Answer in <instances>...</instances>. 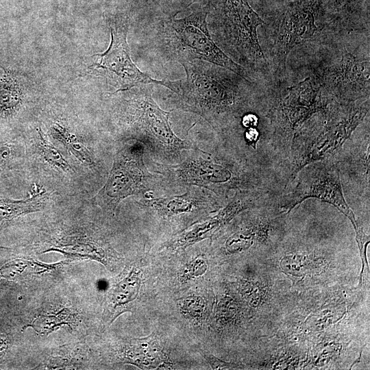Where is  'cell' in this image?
<instances>
[{"mask_svg": "<svg viewBox=\"0 0 370 370\" xmlns=\"http://www.w3.org/2000/svg\"><path fill=\"white\" fill-rule=\"evenodd\" d=\"M194 1H203L204 0H194Z\"/></svg>", "mask_w": 370, "mask_h": 370, "instance_id": "27", "label": "cell"}, {"mask_svg": "<svg viewBox=\"0 0 370 370\" xmlns=\"http://www.w3.org/2000/svg\"><path fill=\"white\" fill-rule=\"evenodd\" d=\"M364 0H333V8L338 12L349 10Z\"/></svg>", "mask_w": 370, "mask_h": 370, "instance_id": "23", "label": "cell"}, {"mask_svg": "<svg viewBox=\"0 0 370 370\" xmlns=\"http://www.w3.org/2000/svg\"><path fill=\"white\" fill-rule=\"evenodd\" d=\"M369 61L345 51L341 61L325 69L324 86L339 99L354 101L369 95Z\"/></svg>", "mask_w": 370, "mask_h": 370, "instance_id": "10", "label": "cell"}, {"mask_svg": "<svg viewBox=\"0 0 370 370\" xmlns=\"http://www.w3.org/2000/svg\"><path fill=\"white\" fill-rule=\"evenodd\" d=\"M250 199L235 198L222 209L216 216L182 232L177 236L171 245L186 247L199 241L212 236L221 225L229 221L232 217L242 211L247 206Z\"/></svg>", "mask_w": 370, "mask_h": 370, "instance_id": "13", "label": "cell"}, {"mask_svg": "<svg viewBox=\"0 0 370 370\" xmlns=\"http://www.w3.org/2000/svg\"><path fill=\"white\" fill-rule=\"evenodd\" d=\"M318 0H297L290 3L281 15L273 34L274 61L279 71H284L289 53L304 41L312 38Z\"/></svg>", "mask_w": 370, "mask_h": 370, "instance_id": "7", "label": "cell"}, {"mask_svg": "<svg viewBox=\"0 0 370 370\" xmlns=\"http://www.w3.org/2000/svg\"><path fill=\"white\" fill-rule=\"evenodd\" d=\"M140 278L133 273L119 282L112 294L113 300L118 304H124L136 299L140 286Z\"/></svg>", "mask_w": 370, "mask_h": 370, "instance_id": "17", "label": "cell"}, {"mask_svg": "<svg viewBox=\"0 0 370 370\" xmlns=\"http://www.w3.org/2000/svg\"><path fill=\"white\" fill-rule=\"evenodd\" d=\"M145 206L162 217H173L198 212L206 208L208 200L196 191H188L181 195L145 199Z\"/></svg>", "mask_w": 370, "mask_h": 370, "instance_id": "14", "label": "cell"}, {"mask_svg": "<svg viewBox=\"0 0 370 370\" xmlns=\"http://www.w3.org/2000/svg\"><path fill=\"white\" fill-rule=\"evenodd\" d=\"M143 166L142 151L134 158H116L106 183L97 195V201L115 208L125 198L146 189L149 173Z\"/></svg>", "mask_w": 370, "mask_h": 370, "instance_id": "11", "label": "cell"}, {"mask_svg": "<svg viewBox=\"0 0 370 370\" xmlns=\"http://www.w3.org/2000/svg\"><path fill=\"white\" fill-rule=\"evenodd\" d=\"M58 138L67 147L69 151L82 164L90 166L94 164L92 153L77 137L59 125L54 127Z\"/></svg>", "mask_w": 370, "mask_h": 370, "instance_id": "15", "label": "cell"}, {"mask_svg": "<svg viewBox=\"0 0 370 370\" xmlns=\"http://www.w3.org/2000/svg\"><path fill=\"white\" fill-rule=\"evenodd\" d=\"M40 147L44 159L51 166L64 172L72 171V168L60 152L44 138L39 131Z\"/></svg>", "mask_w": 370, "mask_h": 370, "instance_id": "19", "label": "cell"}, {"mask_svg": "<svg viewBox=\"0 0 370 370\" xmlns=\"http://www.w3.org/2000/svg\"><path fill=\"white\" fill-rule=\"evenodd\" d=\"M259 133L255 127H249L245 132V138L247 141L256 146L258 139Z\"/></svg>", "mask_w": 370, "mask_h": 370, "instance_id": "25", "label": "cell"}, {"mask_svg": "<svg viewBox=\"0 0 370 370\" xmlns=\"http://www.w3.org/2000/svg\"><path fill=\"white\" fill-rule=\"evenodd\" d=\"M110 31L111 42L108 49L103 53L95 55L99 61L92 66L103 70L110 82L117 87V91L128 90L148 84H158V80L142 72L131 59L127 42V20L113 22Z\"/></svg>", "mask_w": 370, "mask_h": 370, "instance_id": "6", "label": "cell"}, {"mask_svg": "<svg viewBox=\"0 0 370 370\" xmlns=\"http://www.w3.org/2000/svg\"><path fill=\"white\" fill-rule=\"evenodd\" d=\"M324 108L320 86L307 77L286 88L273 111L280 127L295 131L313 114L323 111Z\"/></svg>", "mask_w": 370, "mask_h": 370, "instance_id": "9", "label": "cell"}, {"mask_svg": "<svg viewBox=\"0 0 370 370\" xmlns=\"http://www.w3.org/2000/svg\"><path fill=\"white\" fill-rule=\"evenodd\" d=\"M171 169L177 178L186 184L210 189L217 184L227 182L232 177L228 169L201 157L188 158Z\"/></svg>", "mask_w": 370, "mask_h": 370, "instance_id": "12", "label": "cell"}, {"mask_svg": "<svg viewBox=\"0 0 370 370\" xmlns=\"http://www.w3.org/2000/svg\"><path fill=\"white\" fill-rule=\"evenodd\" d=\"M242 124L245 127H255L258 124V118L254 114H247L243 117Z\"/></svg>", "mask_w": 370, "mask_h": 370, "instance_id": "24", "label": "cell"}, {"mask_svg": "<svg viewBox=\"0 0 370 370\" xmlns=\"http://www.w3.org/2000/svg\"><path fill=\"white\" fill-rule=\"evenodd\" d=\"M212 7V28L230 54L249 66L265 60L257 35L264 23L247 0H207Z\"/></svg>", "mask_w": 370, "mask_h": 370, "instance_id": "3", "label": "cell"}, {"mask_svg": "<svg viewBox=\"0 0 370 370\" xmlns=\"http://www.w3.org/2000/svg\"><path fill=\"white\" fill-rule=\"evenodd\" d=\"M319 161L310 163L301 171L294 190L284 197L281 208L288 212L305 199L317 198L338 208L352 222L356 235H360L363 231L344 198L336 165Z\"/></svg>", "mask_w": 370, "mask_h": 370, "instance_id": "4", "label": "cell"}, {"mask_svg": "<svg viewBox=\"0 0 370 370\" xmlns=\"http://www.w3.org/2000/svg\"><path fill=\"white\" fill-rule=\"evenodd\" d=\"M369 110L367 106L342 105L333 110L323 129L312 139L302 156L297 171L311 162L323 160L332 155L349 137Z\"/></svg>", "mask_w": 370, "mask_h": 370, "instance_id": "8", "label": "cell"}, {"mask_svg": "<svg viewBox=\"0 0 370 370\" xmlns=\"http://www.w3.org/2000/svg\"><path fill=\"white\" fill-rule=\"evenodd\" d=\"M204 358L214 369H235L237 367L234 364L225 362L212 355L205 354Z\"/></svg>", "mask_w": 370, "mask_h": 370, "instance_id": "22", "label": "cell"}, {"mask_svg": "<svg viewBox=\"0 0 370 370\" xmlns=\"http://www.w3.org/2000/svg\"><path fill=\"white\" fill-rule=\"evenodd\" d=\"M144 86H140L130 104V123L139 138L169 156H177L184 149H195L175 134L169 121L170 112L162 110L153 100L150 88Z\"/></svg>", "mask_w": 370, "mask_h": 370, "instance_id": "5", "label": "cell"}, {"mask_svg": "<svg viewBox=\"0 0 370 370\" xmlns=\"http://www.w3.org/2000/svg\"><path fill=\"white\" fill-rule=\"evenodd\" d=\"M10 154V148L6 145L0 147V165L4 162Z\"/></svg>", "mask_w": 370, "mask_h": 370, "instance_id": "26", "label": "cell"}, {"mask_svg": "<svg viewBox=\"0 0 370 370\" xmlns=\"http://www.w3.org/2000/svg\"><path fill=\"white\" fill-rule=\"evenodd\" d=\"M180 63L184 69L186 78L160 80L158 84L177 96L184 110L201 115L213 125L217 124L219 117L238 112L243 101L239 80L242 77L202 60Z\"/></svg>", "mask_w": 370, "mask_h": 370, "instance_id": "1", "label": "cell"}, {"mask_svg": "<svg viewBox=\"0 0 370 370\" xmlns=\"http://www.w3.org/2000/svg\"><path fill=\"white\" fill-rule=\"evenodd\" d=\"M132 348V354L136 356V361H140L145 368L151 369L158 366L162 361L164 354L160 353V347L156 346L152 339L143 341Z\"/></svg>", "mask_w": 370, "mask_h": 370, "instance_id": "16", "label": "cell"}, {"mask_svg": "<svg viewBox=\"0 0 370 370\" xmlns=\"http://www.w3.org/2000/svg\"><path fill=\"white\" fill-rule=\"evenodd\" d=\"M20 100L17 85L9 75L0 83V110H8L14 108Z\"/></svg>", "mask_w": 370, "mask_h": 370, "instance_id": "18", "label": "cell"}, {"mask_svg": "<svg viewBox=\"0 0 370 370\" xmlns=\"http://www.w3.org/2000/svg\"><path fill=\"white\" fill-rule=\"evenodd\" d=\"M190 14L177 13L162 21L161 34L169 54L178 62L202 60L227 69L248 81L245 69L230 58L212 40L206 21L209 5L193 1Z\"/></svg>", "mask_w": 370, "mask_h": 370, "instance_id": "2", "label": "cell"}, {"mask_svg": "<svg viewBox=\"0 0 370 370\" xmlns=\"http://www.w3.org/2000/svg\"><path fill=\"white\" fill-rule=\"evenodd\" d=\"M181 312L193 320L200 319L206 308L204 298L198 295H192L181 299L178 302Z\"/></svg>", "mask_w": 370, "mask_h": 370, "instance_id": "20", "label": "cell"}, {"mask_svg": "<svg viewBox=\"0 0 370 370\" xmlns=\"http://www.w3.org/2000/svg\"><path fill=\"white\" fill-rule=\"evenodd\" d=\"M207 270V264L202 258H196L187 263L180 271V279L186 282L193 278L201 276Z\"/></svg>", "mask_w": 370, "mask_h": 370, "instance_id": "21", "label": "cell"}]
</instances>
